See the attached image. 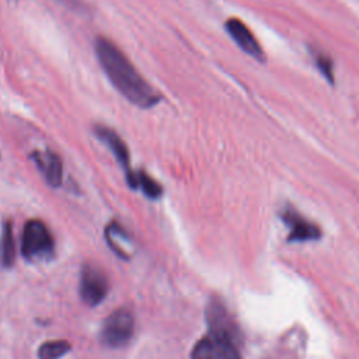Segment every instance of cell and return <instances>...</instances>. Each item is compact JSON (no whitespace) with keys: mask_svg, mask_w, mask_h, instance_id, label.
I'll return each mask as SVG.
<instances>
[{"mask_svg":"<svg viewBox=\"0 0 359 359\" xmlns=\"http://www.w3.org/2000/svg\"><path fill=\"white\" fill-rule=\"evenodd\" d=\"M95 55L109 81L133 105L139 108H151L161 101V95L144 80L123 52L108 38H97Z\"/></svg>","mask_w":359,"mask_h":359,"instance_id":"obj_1","label":"cell"},{"mask_svg":"<svg viewBox=\"0 0 359 359\" xmlns=\"http://www.w3.org/2000/svg\"><path fill=\"white\" fill-rule=\"evenodd\" d=\"M21 252L31 261L49 259L53 255V238L42 220L31 219L25 223L21 237Z\"/></svg>","mask_w":359,"mask_h":359,"instance_id":"obj_2","label":"cell"},{"mask_svg":"<svg viewBox=\"0 0 359 359\" xmlns=\"http://www.w3.org/2000/svg\"><path fill=\"white\" fill-rule=\"evenodd\" d=\"M135 321L133 316L126 309L115 310L102 324L100 337L108 348H122L133 337Z\"/></svg>","mask_w":359,"mask_h":359,"instance_id":"obj_3","label":"cell"},{"mask_svg":"<svg viewBox=\"0 0 359 359\" xmlns=\"http://www.w3.org/2000/svg\"><path fill=\"white\" fill-rule=\"evenodd\" d=\"M206 321L209 324V334L226 341L236 344L240 338V331L237 324L233 321L231 316L226 307L219 300H210L206 307Z\"/></svg>","mask_w":359,"mask_h":359,"instance_id":"obj_4","label":"cell"},{"mask_svg":"<svg viewBox=\"0 0 359 359\" xmlns=\"http://www.w3.org/2000/svg\"><path fill=\"white\" fill-rule=\"evenodd\" d=\"M79 292L81 300L88 306L101 303L108 293V279L105 273L91 265H84L80 273Z\"/></svg>","mask_w":359,"mask_h":359,"instance_id":"obj_5","label":"cell"},{"mask_svg":"<svg viewBox=\"0 0 359 359\" xmlns=\"http://www.w3.org/2000/svg\"><path fill=\"white\" fill-rule=\"evenodd\" d=\"M279 216L290 230L287 237L289 241H313L321 237V229L302 216L293 206L286 205L280 210Z\"/></svg>","mask_w":359,"mask_h":359,"instance_id":"obj_6","label":"cell"},{"mask_svg":"<svg viewBox=\"0 0 359 359\" xmlns=\"http://www.w3.org/2000/svg\"><path fill=\"white\" fill-rule=\"evenodd\" d=\"M192 359H241L233 342L208 335L196 342Z\"/></svg>","mask_w":359,"mask_h":359,"instance_id":"obj_7","label":"cell"},{"mask_svg":"<svg viewBox=\"0 0 359 359\" xmlns=\"http://www.w3.org/2000/svg\"><path fill=\"white\" fill-rule=\"evenodd\" d=\"M224 28L227 34L233 38V41L241 48V50H244L247 55L257 59L258 62L265 60V53L262 50V46L259 45V42L257 41L251 29L241 20L231 17L226 21Z\"/></svg>","mask_w":359,"mask_h":359,"instance_id":"obj_8","label":"cell"},{"mask_svg":"<svg viewBox=\"0 0 359 359\" xmlns=\"http://www.w3.org/2000/svg\"><path fill=\"white\" fill-rule=\"evenodd\" d=\"M94 132L100 137V140L112 151V154L115 156L116 161L121 164V167L125 171L126 182H129L133 178L135 171L130 168L129 150H128L125 142L122 140V137L116 132H114L111 128L101 126V125H97L94 128Z\"/></svg>","mask_w":359,"mask_h":359,"instance_id":"obj_9","label":"cell"},{"mask_svg":"<svg viewBox=\"0 0 359 359\" xmlns=\"http://www.w3.org/2000/svg\"><path fill=\"white\" fill-rule=\"evenodd\" d=\"M31 160L36 164L38 170L42 172L45 181L57 188L62 184L63 178V164L60 157L52 150H35L31 156Z\"/></svg>","mask_w":359,"mask_h":359,"instance_id":"obj_10","label":"cell"},{"mask_svg":"<svg viewBox=\"0 0 359 359\" xmlns=\"http://www.w3.org/2000/svg\"><path fill=\"white\" fill-rule=\"evenodd\" d=\"M105 240L109 244V247L115 251L116 255H119L125 259H129V257L132 255V252H130L132 241L119 224L111 223L105 229Z\"/></svg>","mask_w":359,"mask_h":359,"instance_id":"obj_11","label":"cell"},{"mask_svg":"<svg viewBox=\"0 0 359 359\" xmlns=\"http://www.w3.org/2000/svg\"><path fill=\"white\" fill-rule=\"evenodd\" d=\"M128 185L132 189H140L150 199H157L163 194L161 185L153 177H150L146 171H143V170L135 171V175L128 182Z\"/></svg>","mask_w":359,"mask_h":359,"instance_id":"obj_12","label":"cell"},{"mask_svg":"<svg viewBox=\"0 0 359 359\" xmlns=\"http://www.w3.org/2000/svg\"><path fill=\"white\" fill-rule=\"evenodd\" d=\"M15 259V243L13 236L11 223L7 222L3 226L0 238V261L4 266H11Z\"/></svg>","mask_w":359,"mask_h":359,"instance_id":"obj_13","label":"cell"},{"mask_svg":"<svg viewBox=\"0 0 359 359\" xmlns=\"http://www.w3.org/2000/svg\"><path fill=\"white\" fill-rule=\"evenodd\" d=\"M70 351V344L63 339L48 341L39 346V359H59Z\"/></svg>","mask_w":359,"mask_h":359,"instance_id":"obj_14","label":"cell"},{"mask_svg":"<svg viewBox=\"0 0 359 359\" xmlns=\"http://www.w3.org/2000/svg\"><path fill=\"white\" fill-rule=\"evenodd\" d=\"M311 53H313V57H314V63H316L317 69L320 70V73L323 74V77L327 79L330 81V84H334L335 79H334L332 59L327 53H324L318 49H313Z\"/></svg>","mask_w":359,"mask_h":359,"instance_id":"obj_15","label":"cell"}]
</instances>
